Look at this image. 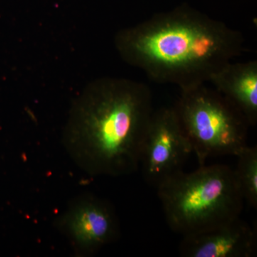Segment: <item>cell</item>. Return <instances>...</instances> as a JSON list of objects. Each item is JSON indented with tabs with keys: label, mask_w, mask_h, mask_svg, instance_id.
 <instances>
[{
	"label": "cell",
	"mask_w": 257,
	"mask_h": 257,
	"mask_svg": "<svg viewBox=\"0 0 257 257\" xmlns=\"http://www.w3.org/2000/svg\"><path fill=\"white\" fill-rule=\"evenodd\" d=\"M154 111L146 84L126 79H98L72 108L64 145L90 175H130L140 167Z\"/></svg>",
	"instance_id": "7a4b0ae2"
},
{
	"label": "cell",
	"mask_w": 257,
	"mask_h": 257,
	"mask_svg": "<svg viewBox=\"0 0 257 257\" xmlns=\"http://www.w3.org/2000/svg\"><path fill=\"white\" fill-rule=\"evenodd\" d=\"M60 227L84 252L93 253L116 240L119 234L117 216L109 202L86 196L72 204L60 220Z\"/></svg>",
	"instance_id": "8992f818"
},
{
	"label": "cell",
	"mask_w": 257,
	"mask_h": 257,
	"mask_svg": "<svg viewBox=\"0 0 257 257\" xmlns=\"http://www.w3.org/2000/svg\"><path fill=\"white\" fill-rule=\"evenodd\" d=\"M179 251L185 257L254 256L256 230L239 217L215 229L183 236Z\"/></svg>",
	"instance_id": "52a82bcc"
},
{
	"label": "cell",
	"mask_w": 257,
	"mask_h": 257,
	"mask_svg": "<svg viewBox=\"0 0 257 257\" xmlns=\"http://www.w3.org/2000/svg\"><path fill=\"white\" fill-rule=\"evenodd\" d=\"M115 45L126 63L182 91L209 82L243 53L245 40L241 32L184 4L121 30Z\"/></svg>",
	"instance_id": "6da1fadb"
},
{
	"label": "cell",
	"mask_w": 257,
	"mask_h": 257,
	"mask_svg": "<svg viewBox=\"0 0 257 257\" xmlns=\"http://www.w3.org/2000/svg\"><path fill=\"white\" fill-rule=\"evenodd\" d=\"M167 224L182 236L215 229L240 217L242 193L234 170L224 165L183 171L158 187Z\"/></svg>",
	"instance_id": "3957f363"
},
{
	"label": "cell",
	"mask_w": 257,
	"mask_h": 257,
	"mask_svg": "<svg viewBox=\"0 0 257 257\" xmlns=\"http://www.w3.org/2000/svg\"><path fill=\"white\" fill-rule=\"evenodd\" d=\"M173 108L199 166L212 157H236L248 146V120L214 88L182 90Z\"/></svg>",
	"instance_id": "277c9868"
},
{
	"label": "cell",
	"mask_w": 257,
	"mask_h": 257,
	"mask_svg": "<svg viewBox=\"0 0 257 257\" xmlns=\"http://www.w3.org/2000/svg\"><path fill=\"white\" fill-rule=\"evenodd\" d=\"M193 152L173 107L154 111L144 142L140 165L147 183L157 189L183 171Z\"/></svg>",
	"instance_id": "5b68a950"
},
{
	"label": "cell",
	"mask_w": 257,
	"mask_h": 257,
	"mask_svg": "<svg viewBox=\"0 0 257 257\" xmlns=\"http://www.w3.org/2000/svg\"><path fill=\"white\" fill-rule=\"evenodd\" d=\"M238 163L234 170L243 199L257 208V148L246 147L236 156Z\"/></svg>",
	"instance_id": "9c48e42d"
},
{
	"label": "cell",
	"mask_w": 257,
	"mask_h": 257,
	"mask_svg": "<svg viewBox=\"0 0 257 257\" xmlns=\"http://www.w3.org/2000/svg\"><path fill=\"white\" fill-rule=\"evenodd\" d=\"M208 82L242 112L250 126L256 124V60L230 62L214 72Z\"/></svg>",
	"instance_id": "ba28073f"
}]
</instances>
